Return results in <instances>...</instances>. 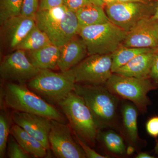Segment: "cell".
Here are the masks:
<instances>
[{
    "instance_id": "14",
    "label": "cell",
    "mask_w": 158,
    "mask_h": 158,
    "mask_svg": "<svg viewBox=\"0 0 158 158\" xmlns=\"http://www.w3.org/2000/svg\"><path fill=\"white\" fill-rule=\"evenodd\" d=\"M11 116L13 122L40 141L50 150L49 135L52 127V120L44 116L13 110Z\"/></svg>"
},
{
    "instance_id": "2",
    "label": "cell",
    "mask_w": 158,
    "mask_h": 158,
    "mask_svg": "<svg viewBox=\"0 0 158 158\" xmlns=\"http://www.w3.org/2000/svg\"><path fill=\"white\" fill-rule=\"evenodd\" d=\"M1 88L5 106L15 111L36 114L65 123V116L24 85L6 82Z\"/></svg>"
},
{
    "instance_id": "34",
    "label": "cell",
    "mask_w": 158,
    "mask_h": 158,
    "mask_svg": "<svg viewBox=\"0 0 158 158\" xmlns=\"http://www.w3.org/2000/svg\"><path fill=\"white\" fill-rule=\"evenodd\" d=\"M89 1L94 4V5H96V6H101V7L105 8V6L104 3L102 2V0H89Z\"/></svg>"
},
{
    "instance_id": "1",
    "label": "cell",
    "mask_w": 158,
    "mask_h": 158,
    "mask_svg": "<svg viewBox=\"0 0 158 158\" xmlns=\"http://www.w3.org/2000/svg\"><path fill=\"white\" fill-rule=\"evenodd\" d=\"M73 91L85 101L99 129H113L119 133L121 99L104 85L76 84Z\"/></svg>"
},
{
    "instance_id": "16",
    "label": "cell",
    "mask_w": 158,
    "mask_h": 158,
    "mask_svg": "<svg viewBox=\"0 0 158 158\" xmlns=\"http://www.w3.org/2000/svg\"><path fill=\"white\" fill-rule=\"evenodd\" d=\"M88 56L87 47L81 37L77 35L61 47L58 68L61 72L67 71Z\"/></svg>"
},
{
    "instance_id": "6",
    "label": "cell",
    "mask_w": 158,
    "mask_h": 158,
    "mask_svg": "<svg viewBox=\"0 0 158 158\" xmlns=\"http://www.w3.org/2000/svg\"><path fill=\"white\" fill-rule=\"evenodd\" d=\"M108 90L122 100L134 104L142 114L151 104L148 94L158 89L150 78L139 79L113 73L104 85Z\"/></svg>"
},
{
    "instance_id": "25",
    "label": "cell",
    "mask_w": 158,
    "mask_h": 158,
    "mask_svg": "<svg viewBox=\"0 0 158 158\" xmlns=\"http://www.w3.org/2000/svg\"><path fill=\"white\" fill-rule=\"evenodd\" d=\"M23 0H0V24L10 18L20 15Z\"/></svg>"
},
{
    "instance_id": "37",
    "label": "cell",
    "mask_w": 158,
    "mask_h": 158,
    "mask_svg": "<svg viewBox=\"0 0 158 158\" xmlns=\"http://www.w3.org/2000/svg\"><path fill=\"white\" fill-rule=\"evenodd\" d=\"M153 17L155 19L158 20V1L157 5L156 8V11Z\"/></svg>"
},
{
    "instance_id": "22",
    "label": "cell",
    "mask_w": 158,
    "mask_h": 158,
    "mask_svg": "<svg viewBox=\"0 0 158 158\" xmlns=\"http://www.w3.org/2000/svg\"><path fill=\"white\" fill-rule=\"evenodd\" d=\"M50 44H52V42L47 35L36 25L24 38L15 50L35 51Z\"/></svg>"
},
{
    "instance_id": "30",
    "label": "cell",
    "mask_w": 158,
    "mask_h": 158,
    "mask_svg": "<svg viewBox=\"0 0 158 158\" xmlns=\"http://www.w3.org/2000/svg\"><path fill=\"white\" fill-rule=\"evenodd\" d=\"M147 132L153 138H158V116L150 117L145 125Z\"/></svg>"
},
{
    "instance_id": "11",
    "label": "cell",
    "mask_w": 158,
    "mask_h": 158,
    "mask_svg": "<svg viewBox=\"0 0 158 158\" xmlns=\"http://www.w3.org/2000/svg\"><path fill=\"white\" fill-rule=\"evenodd\" d=\"M70 126L52 120L49 135L50 148L56 157L87 158L84 150L77 143Z\"/></svg>"
},
{
    "instance_id": "31",
    "label": "cell",
    "mask_w": 158,
    "mask_h": 158,
    "mask_svg": "<svg viewBox=\"0 0 158 158\" xmlns=\"http://www.w3.org/2000/svg\"><path fill=\"white\" fill-rule=\"evenodd\" d=\"M62 5L63 0H40L39 10H47Z\"/></svg>"
},
{
    "instance_id": "36",
    "label": "cell",
    "mask_w": 158,
    "mask_h": 158,
    "mask_svg": "<svg viewBox=\"0 0 158 158\" xmlns=\"http://www.w3.org/2000/svg\"><path fill=\"white\" fill-rule=\"evenodd\" d=\"M104 3L105 6H109L117 2V0H102Z\"/></svg>"
},
{
    "instance_id": "5",
    "label": "cell",
    "mask_w": 158,
    "mask_h": 158,
    "mask_svg": "<svg viewBox=\"0 0 158 158\" xmlns=\"http://www.w3.org/2000/svg\"><path fill=\"white\" fill-rule=\"evenodd\" d=\"M127 32L110 21L79 27L78 35L85 42L88 55L113 54L123 43Z\"/></svg>"
},
{
    "instance_id": "17",
    "label": "cell",
    "mask_w": 158,
    "mask_h": 158,
    "mask_svg": "<svg viewBox=\"0 0 158 158\" xmlns=\"http://www.w3.org/2000/svg\"><path fill=\"white\" fill-rule=\"evenodd\" d=\"M156 48L138 55L114 73L137 78H150Z\"/></svg>"
},
{
    "instance_id": "9",
    "label": "cell",
    "mask_w": 158,
    "mask_h": 158,
    "mask_svg": "<svg viewBox=\"0 0 158 158\" xmlns=\"http://www.w3.org/2000/svg\"><path fill=\"white\" fill-rule=\"evenodd\" d=\"M158 0L145 2H117L105 6L110 21L127 32L142 19L153 16Z\"/></svg>"
},
{
    "instance_id": "29",
    "label": "cell",
    "mask_w": 158,
    "mask_h": 158,
    "mask_svg": "<svg viewBox=\"0 0 158 158\" xmlns=\"http://www.w3.org/2000/svg\"><path fill=\"white\" fill-rule=\"evenodd\" d=\"M91 4L89 0H63V5L75 13L83 7Z\"/></svg>"
},
{
    "instance_id": "15",
    "label": "cell",
    "mask_w": 158,
    "mask_h": 158,
    "mask_svg": "<svg viewBox=\"0 0 158 158\" xmlns=\"http://www.w3.org/2000/svg\"><path fill=\"white\" fill-rule=\"evenodd\" d=\"M139 112L138 108L132 103L125 100H122L119 133L130 146L135 149L142 147L144 143L138 134Z\"/></svg>"
},
{
    "instance_id": "38",
    "label": "cell",
    "mask_w": 158,
    "mask_h": 158,
    "mask_svg": "<svg viewBox=\"0 0 158 158\" xmlns=\"http://www.w3.org/2000/svg\"><path fill=\"white\" fill-rule=\"evenodd\" d=\"M155 152L156 154L158 156V139L157 141L155 148Z\"/></svg>"
},
{
    "instance_id": "19",
    "label": "cell",
    "mask_w": 158,
    "mask_h": 158,
    "mask_svg": "<svg viewBox=\"0 0 158 158\" xmlns=\"http://www.w3.org/2000/svg\"><path fill=\"white\" fill-rule=\"evenodd\" d=\"M97 141L110 155L123 157L128 155L125 140L120 133L111 128L99 130Z\"/></svg>"
},
{
    "instance_id": "20",
    "label": "cell",
    "mask_w": 158,
    "mask_h": 158,
    "mask_svg": "<svg viewBox=\"0 0 158 158\" xmlns=\"http://www.w3.org/2000/svg\"><path fill=\"white\" fill-rule=\"evenodd\" d=\"M10 133L22 147L34 157L44 158L47 155L48 151L43 144L17 125H12Z\"/></svg>"
},
{
    "instance_id": "21",
    "label": "cell",
    "mask_w": 158,
    "mask_h": 158,
    "mask_svg": "<svg viewBox=\"0 0 158 158\" xmlns=\"http://www.w3.org/2000/svg\"><path fill=\"white\" fill-rule=\"evenodd\" d=\"M104 7L93 4L83 7L75 12L79 26L86 27L110 21Z\"/></svg>"
},
{
    "instance_id": "12",
    "label": "cell",
    "mask_w": 158,
    "mask_h": 158,
    "mask_svg": "<svg viewBox=\"0 0 158 158\" xmlns=\"http://www.w3.org/2000/svg\"><path fill=\"white\" fill-rule=\"evenodd\" d=\"M0 25L1 43L14 51L36 23L35 19L20 14L10 18Z\"/></svg>"
},
{
    "instance_id": "27",
    "label": "cell",
    "mask_w": 158,
    "mask_h": 158,
    "mask_svg": "<svg viewBox=\"0 0 158 158\" xmlns=\"http://www.w3.org/2000/svg\"><path fill=\"white\" fill-rule=\"evenodd\" d=\"M40 0H23L21 15L35 19L39 10Z\"/></svg>"
},
{
    "instance_id": "13",
    "label": "cell",
    "mask_w": 158,
    "mask_h": 158,
    "mask_svg": "<svg viewBox=\"0 0 158 158\" xmlns=\"http://www.w3.org/2000/svg\"><path fill=\"white\" fill-rule=\"evenodd\" d=\"M122 46L137 48L158 47V20L152 16L142 19L127 32Z\"/></svg>"
},
{
    "instance_id": "33",
    "label": "cell",
    "mask_w": 158,
    "mask_h": 158,
    "mask_svg": "<svg viewBox=\"0 0 158 158\" xmlns=\"http://www.w3.org/2000/svg\"><path fill=\"white\" fill-rule=\"evenodd\" d=\"M136 158H153L154 157L148 153L146 152H140L138 153L136 156Z\"/></svg>"
},
{
    "instance_id": "24",
    "label": "cell",
    "mask_w": 158,
    "mask_h": 158,
    "mask_svg": "<svg viewBox=\"0 0 158 158\" xmlns=\"http://www.w3.org/2000/svg\"><path fill=\"white\" fill-rule=\"evenodd\" d=\"M13 121L11 114L5 107L0 111V158L5 157L7 149L8 139Z\"/></svg>"
},
{
    "instance_id": "32",
    "label": "cell",
    "mask_w": 158,
    "mask_h": 158,
    "mask_svg": "<svg viewBox=\"0 0 158 158\" xmlns=\"http://www.w3.org/2000/svg\"><path fill=\"white\" fill-rule=\"evenodd\" d=\"M150 78L158 88V47L156 48L155 57Z\"/></svg>"
},
{
    "instance_id": "23",
    "label": "cell",
    "mask_w": 158,
    "mask_h": 158,
    "mask_svg": "<svg viewBox=\"0 0 158 158\" xmlns=\"http://www.w3.org/2000/svg\"><path fill=\"white\" fill-rule=\"evenodd\" d=\"M154 48H137L121 46L112 54V70L113 73L118 69L140 54L149 52Z\"/></svg>"
},
{
    "instance_id": "7",
    "label": "cell",
    "mask_w": 158,
    "mask_h": 158,
    "mask_svg": "<svg viewBox=\"0 0 158 158\" xmlns=\"http://www.w3.org/2000/svg\"><path fill=\"white\" fill-rule=\"evenodd\" d=\"M75 82L63 73L41 69L27 87L49 103L57 104L74 90Z\"/></svg>"
},
{
    "instance_id": "35",
    "label": "cell",
    "mask_w": 158,
    "mask_h": 158,
    "mask_svg": "<svg viewBox=\"0 0 158 158\" xmlns=\"http://www.w3.org/2000/svg\"><path fill=\"white\" fill-rule=\"evenodd\" d=\"M148 0H117L118 2H145Z\"/></svg>"
},
{
    "instance_id": "8",
    "label": "cell",
    "mask_w": 158,
    "mask_h": 158,
    "mask_svg": "<svg viewBox=\"0 0 158 158\" xmlns=\"http://www.w3.org/2000/svg\"><path fill=\"white\" fill-rule=\"evenodd\" d=\"M112 65V54L88 55L73 68L62 73L76 84L104 85L113 74Z\"/></svg>"
},
{
    "instance_id": "3",
    "label": "cell",
    "mask_w": 158,
    "mask_h": 158,
    "mask_svg": "<svg viewBox=\"0 0 158 158\" xmlns=\"http://www.w3.org/2000/svg\"><path fill=\"white\" fill-rule=\"evenodd\" d=\"M36 25L47 35L52 44L61 48L78 35L76 13L64 5L39 10L35 17Z\"/></svg>"
},
{
    "instance_id": "4",
    "label": "cell",
    "mask_w": 158,
    "mask_h": 158,
    "mask_svg": "<svg viewBox=\"0 0 158 158\" xmlns=\"http://www.w3.org/2000/svg\"><path fill=\"white\" fill-rule=\"evenodd\" d=\"M57 105L73 132L90 146H95L100 129L84 99L73 91Z\"/></svg>"
},
{
    "instance_id": "28",
    "label": "cell",
    "mask_w": 158,
    "mask_h": 158,
    "mask_svg": "<svg viewBox=\"0 0 158 158\" xmlns=\"http://www.w3.org/2000/svg\"><path fill=\"white\" fill-rule=\"evenodd\" d=\"M75 138L76 140L77 143L80 144V146L81 147L82 149L84 150L86 157L88 158H110L107 156L102 155L99 154L96 152L95 151L92 149L90 147V145H88L87 143H85V141L81 140L78 136L76 134L73 133Z\"/></svg>"
},
{
    "instance_id": "10",
    "label": "cell",
    "mask_w": 158,
    "mask_h": 158,
    "mask_svg": "<svg viewBox=\"0 0 158 158\" xmlns=\"http://www.w3.org/2000/svg\"><path fill=\"white\" fill-rule=\"evenodd\" d=\"M41 69L31 64L25 51L17 49L7 54L0 64V76L6 82L25 85L38 74Z\"/></svg>"
},
{
    "instance_id": "26",
    "label": "cell",
    "mask_w": 158,
    "mask_h": 158,
    "mask_svg": "<svg viewBox=\"0 0 158 158\" xmlns=\"http://www.w3.org/2000/svg\"><path fill=\"white\" fill-rule=\"evenodd\" d=\"M7 154L9 158H31L33 157L27 152L10 134L7 143Z\"/></svg>"
},
{
    "instance_id": "18",
    "label": "cell",
    "mask_w": 158,
    "mask_h": 158,
    "mask_svg": "<svg viewBox=\"0 0 158 158\" xmlns=\"http://www.w3.org/2000/svg\"><path fill=\"white\" fill-rule=\"evenodd\" d=\"M61 48L50 44L35 51H25L32 65L40 69L54 70L58 68Z\"/></svg>"
}]
</instances>
